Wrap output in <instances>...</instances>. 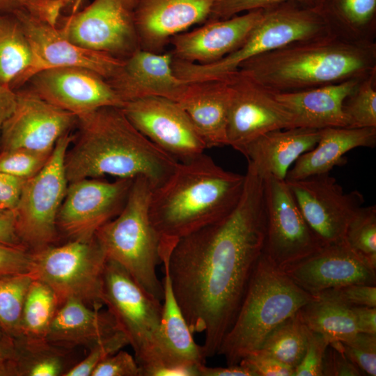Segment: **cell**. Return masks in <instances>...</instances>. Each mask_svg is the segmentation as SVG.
<instances>
[{
  "mask_svg": "<svg viewBox=\"0 0 376 376\" xmlns=\"http://www.w3.org/2000/svg\"><path fill=\"white\" fill-rule=\"evenodd\" d=\"M266 214L263 178L248 164L235 207L219 220L162 246V263L193 334L204 333L205 356L218 354L263 253Z\"/></svg>",
  "mask_w": 376,
  "mask_h": 376,
  "instance_id": "6da1fadb",
  "label": "cell"
},
{
  "mask_svg": "<svg viewBox=\"0 0 376 376\" xmlns=\"http://www.w3.org/2000/svg\"><path fill=\"white\" fill-rule=\"evenodd\" d=\"M77 117V134L64 160L68 183L106 175L143 177L153 190L174 171L178 161L143 135L121 107H101Z\"/></svg>",
  "mask_w": 376,
  "mask_h": 376,
  "instance_id": "7a4b0ae2",
  "label": "cell"
},
{
  "mask_svg": "<svg viewBox=\"0 0 376 376\" xmlns=\"http://www.w3.org/2000/svg\"><path fill=\"white\" fill-rule=\"evenodd\" d=\"M376 45L334 34L297 41L244 62L238 68L273 94L296 92L376 71Z\"/></svg>",
  "mask_w": 376,
  "mask_h": 376,
  "instance_id": "3957f363",
  "label": "cell"
},
{
  "mask_svg": "<svg viewBox=\"0 0 376 376\" xmlns=\"http://www.w3.org/2000/svg\"><path fill=\"white\" fill-rule=\"evenodd\" d=\"M245 175L228 171L205 155L176 166L152 191L149 216L161 241L175 244L184 237L215 222L238 203Z\"/></svg>",
  "mask_w": 376,
  "mask_h": 376,
  "instance_id": "277c9868",
  "label": "cell"
},
{
  "mask_svg": "<svg viewBox=\"0 0 376 376\" xmlns=\"http://www.w3.org/2000/svg\"><path fill=\"white\" fill-rule=\"evenodd\" d=\"M316 298L298 286L263 253L217 354L224 356L227 366L238 364L256 351L279 324Z\"/></svg>",
  "mask_w": 376,
  "mask_h": 376,
  "instance_id": "5b68a950",
  "label": "cell"
},
{
  "mask_svg": "<svg viewBox=\"0 0 376 376\" xmlns=\"http://www.w3.org/2000/svg\"><path fill=\"white\" fill-rule=\"evenodd\" d=\"M334 34L315 5L286 1L263 10V15L244 42L218 61L208 64L173 58L175 75L186 82L221 78L246 61L286 45Z\"/></svg>",
  "mask_w": 376,
  "mask_h": 376,
  "instance_id": "8992f818",
  "label": "cell"
},
{
  "mask_svg": "<svg viewBox=\"0 0 376 376\" xmlns=\"http://www.w3.org/2000/svg\"><path fill=\"white\" fill-rule=\"evenodd\" d=\"M152 188L143 177L134 179L124 207L95 233L107 260L122 266L145 290L163 299V285L157 274L162 263L161 238L149 216Z\"/></svg>",
  "mask_w": 376,
  "mask_h": 376,
  "instance_id": "52a82bcc",
  "label": "cell"
},
{
  "mask_svg": "<svg viewBox=\"0 0 376 376\" xmlns=\"http://www.w3.org/2000/svg\"><path fill=\"white\" fill-rule=\"evenodd\" d=\"M101 299L127 336L141 376H162L161 301L145 290L119 264L107 260Z\"/></svg>",
  "mask_w": 376,
  "mask_h": 376,
  "instance_id": "ba28073f",
  "label": "cell"
},
{
  "mask_svg": "<svg viewBox=\"0 0 376 376\" xmlns=\"http://www.w3.org/2000/svg\"><path fill=\"white\" fill-rule=\"evenodd\" d=\"M107 258L95 237L91 240H69L31 252L29 273L48 285L60 306L76 299L92 307H101L103 274Z\"/></svg>",
  "mask_w": 376,
  "mask_h": 376,
  "instance_id": "9c48e42d",
  "label": "cell"
},
{
  "mask_svg": "<svg viewBox=\"0 0 376 376\" xmlns=\"http://www.w3.org/2000/svg\"><path fill=\"white\" fill-rule=\"evenodd\" d=\"M73 138L70 132L62 136L44 167L22 187L14 210L15 228L30 252L53 245L58 239L57 216L68 185L64 160Z\"/></svg>",
  "mask_w": 376,
  "mask_h": 376,
  "instance_id": "30bf717a",
  "label": "cell"
},
{
  "mask_svg": "<svg viewBox=\"0 0 376 376\" xmlns=\"http://www.w3.org/2000/svg\"><path fill=\"white\" fill-rule=\"evenodd\" d=\"M57 26L75 45L124 60L141 49L132 11L123 0H93L61 15Z\"/></svg>",
  "mask_w": 376,
  "mask_h": 376,
  "instance_id": "8fae6325",
  "label": "cell"
},
{
  "mask_svg": "<svg viewBox=\"0 0 376 376\" xmlns=\"http://www.w3.org/2000/svg\"><path fill=\"white\" fill-rule=\"evenodd\" d=\"M263 180L266 214L263 254L281 269L324 244L306 221L285 180L266 176Z\"/></svg>",
  "mask_w": 376,
  "mask_h": 376,
  "instance_id": "7c38bea8",
  "label": "cell"
},
{
  "mask_svg": "<svg viewBox=\"0 0 376 376\" xmlns=\"http://www.w3.org/2000/svg\"><path fill=\"white\" fill-rule=\"evenodd\" d=\"M226 76L232 91L227 125L228 146L242 152L246 146L267 132L302 127L298 117L274 94L241 70Z\"/></svg>",
  "mask_w": 376,
  "mask_h": 376,
  "instance_id": "4fadbf2b",
  "label": "cell"
},
{
  "mask_svg": "<svg viewBox=\"0 0 376 376\" xmlns=\"http://www.w3.org/2000/svg\"><path fill=\"white\" fill-rule=\"evenodd\" d=\"M134 179L84 178L68 183L57 228L69 240H91L124 207Z\"/></svg>",
  "mask_w": 376,
  "mask_h": 376,
  "instance_id": "5bb4252c",
  "label": "cell"
},
{
  "mask_svg": "<svg viewBox=\"0 0 376 376\" xmlns=\"http://www.w3.org/2000/svg\"><path fill=\"white\" fill-rule=\"evenodd\" d=\"M306 221L323 244L344 239L347 226L363 206L358 190L345 192L329 173L285 180Z\"/></svg>",
  "mask_w": 376,
  "mask_h": 376,
  "instance_id": "9a60e30c",
  "label": "cell"
},
{
  "mask_svg": "<svg viewBox=\"0 0 376 376\" xmlns=\"http://www.w3.org/2000/svg\"><path fill=\"white\" fill-rule=\"evenodd\" d=\"M121 108L143 135L178 162L194 159L207 149L186 111L174 100L146 97Z\"/></svg>",
  "mask_w": 376,
  "mask_h": 376,
  "instance_id": "2e32d148",
  "label": "cell"
},
{
  "mask_svg": "<svg viewBox=\"0 0 376 376\" xmlns=\"http://www.w3.org/2000/svg\"><path fill=\"white\" fill-rule=\"evenodd\" d=\"M16 103L3 123L0 151L26 148L52 152L58 140L76 125V115L44 100L27 87L15 90Z\"/></svg>",
  "mask_w": 376,
  "mask_h": 376,
  "instance_id": "e0dca14e",
  "label": "cell"
},
{
  "mask_svg": "<svg viewBox=\"0 0 376 376\" xmlns=\"http://www.w3.org/2000/svg\"><path fill=\"white\" fill-rule=\"evenodd\" d=\"M24 86L47 102L76 116L101 107L124 105L107 79L81 67L44 68Z\"/></svg>",
  "mask_w": 376,
  "mask_h": 376,
  "instance_id": "ac0fdd59",
  "label": "cell"
},
{
  "mask_svg": "<svg viewBox=\"0 0 376 376\" xmlns=\"http://www.w3.org/2000/svg\"><path fill=\"white\" fill-rule=\"evenodd\" d=\"M281 269L313 296L329 288L349 284L376 285V269L343 239L322 245L307 256Z\"/></svg>",
  "mask_w": 376,
  "mask_h": 376,
  "instance_id": "d6986e66",
  "label": "cell"
},
{
  "mask_svg": "<svg viewBox=\"0 0 376 376\" xmlns=\"http://www.w3.org/2000/svg\"><path fill=\"white\" fill-rule=\"evenodd\" d=\"M217 0H136L133 20L140 48L161 53L175 36L205 22Z\"/></svg>",
  "mask_w": 376,
  "mask_h": 376,
  "instance_id": "ffe728a7",
  "label": "cell"
},
{
  "mask_svg": "<svg viewBox=\"0 0 376 376\" xmlns=\"http://www.w3.org/2000/svg\"><path fill=\"white\" fill-rule=\"evenodd\" d=\"M173 60L171 52L155 53L139 49L123 60L108 81L124 104L150 96L178 102L188 82L175 75Z\"/></svg>",
  "mask_w": 376,
  "mask_h": 376,
  "instance_id": "44dd1931",
  "label": "cell"
},
{
  "mask_svg": "<svg viewBox=\"0 0 376 376\" xmlns=\"http://www.w3.org/2000/svg\"><path fill=\"white\" fill-rule=\"evenodd\" d=\"M263 15L253 10L227 19L207 20L203 26L173 37L171 52L175 59L198 64L219 61L237 49Z\"/></svg>",
  "mask_w": 376,
  "mask_h": 376,
  "instance_id": "7402d4cb",
  "label": "cell"
},
{
  "mask_svg": "<svg viewBox=\"0 0 376 376\" xmlns=\"http://www.w3.org/2000/svg\"><path fill=\"white\" fill-rule=\"evenodd\" d=\"M15 15L30 42L41 70L53 67H81L107 80L123 60L82 48L67 39L57 25L25 12Z\"/></svg>",
  "mask_w": 376,
  "mask_h": 376,
  "instance_id": "603a6c76",
  "label": "cell"
},
{
  "mask_svg": "<svg viewBox=\"0 0 376 376\" xmlns=\"http://www.w3.org/2000/svg\"><path fill=\"white\" fill-rule=\"evenodd\" d=\"M232 91L226 76L188 82L178 102L184 109L207 148L228 146L227 125Z\"/></svg>",
  "mask_w": 376,
  "mask_h": 376,
  "instance_id": "cb8c5ba5",
  "label": "cell"
},
{
  "mask_svg": "<svg viewBox=\"0 0 376 376\" xmlns=\"http://www.w3.org/2000/svg\"><path fill=\"white\" fill-rule=\"evenodd\" d=\"M320 133L321 129L304 127L273 130L249 143L241 153L262 178L284 180L295 161L316 146Z\"/></svg>",
  "mask_w": 376,
  "mask_h": 376,
  "instance_id": "d4e9b609",
  "label": "cell"
},
{
  "mask_svg": "<svg viewBox=\"0 0 376 376\" xmlns=\"http://www.w3.org/2000/svg\"><path fill=\"white\" fill-rule=\"evenodd\" d=\"M100 308L90 306L79 299H67L59 306L46 340L67 350L78 346L89 349L119 330L111 313Z\"/></svg>",
  "mask_w": 376,
  "mask_h": 376,
  "instance_id": "484cf974",
  "label": "cell"
},
{
  "mask_svg": "<svg viewBox=\"0 0 376 376\" xmlns=\"http://www.w3.org/2000/svg\"><path fill=\"white\" fill-rule=\"evenodd\" d=\"M361 79H350L307 90L274 95L298 117L302 127L315 129L349 127L350 120L344 112L343 104Z\"/></svg>",
  "mask_w": 376,
  "mask_h": 376,
  "instance_id": "4316f807",
  "label": "cell"
},
{
  "mask_svg": "<svg viewBox=\"0 0 376 376\" xmlns=\"http://www.w3.org/2000/svg\"><path fill=\"white\" fill-rule=\"evenodd\" d=\"M375 145L376 127L321 129L316 146L295 161L285 180L329 173L334 166L345 164L344 155L348 151L359 147L374 148Z\"/></svg>",
  "mask_w": 376,
  "mask_h": 376,
  "instance_id": "83f0119b",
  "label": "cell"
},
{
  "mask_svg": "<svg viewBox=\"0 0 376 376\" xmlns=\"http://www.w3.org/2000/svg\"><path fill=\"white\" fill-rule=\"evenodd\" d=\"M40 70L17 17L0 15V84L15 91Z\"/></svg>",
  "mask_w": 376,
  "mask_h": 376,
  "instance_id": "f1b7e54d",
  "label": "cell"
},
{
  "mask_svg": "<svg viewBox=\"0 0 376 376\" xmlns=\"http://www.w3.org/2000/svg\"><path fill=\"white\" fill-rule=\"evenodd\" d=\"M332 33L353 41H373L376 0H315Z\"/></svg>",
  "mask_w": 376,
  "mask_h": 376,
  "instance_id": "f546056e",
  "label": "cell"
},
{
  "mask_svg": "<svg viewBox=\"0 0 376 376\" xmlns=\"http://www.w3.org/2000/svg\"><path fill=\"white\" fill-rule=\"evenodd\" d=\"M298 313L309 330L327 336L331 342L345 341L358 332L351 308L334 301L317 297Z\"/></svg>",
  "mask_w": 376,
  "mask_h": 376,
  "instance_id": "4dcf8cb0",
  "label": "cell"
},
{
  "mask_svg": "<svg viewBox=\"0 0 376 376\" xmlns=\"http://www.w3.org/2000/svg\"><path fill=\"white\" fill-rule=\"evenodd\" d=\"M60 306L54 290L44 282L33 279L23 306L20 336L17 339L42 341Z\"/></svg>",
  "mask_w": 376,
  "mask_h": 376,
  "instance_id": "1f68e13d",
  "label": "cell"
},
{
  "mask_svg": "<svg viewBox=\"0 0 376 376\" xmlns=\"http://www.w3.org/2000/svg\"><path fill=\"white\" fill-rule=\"evenodd\" d=\"M309 331L297 311L274 328L255 352L272 357L295 370L306 353Z\"/></svg>",
  "mask_w": 376,
  "mask_h": 376,
  "instance_id": "d6a6232c",
  "label": "cell"
},
{
  "mask_svg": "<svg viewBox=\"0 0 376 376\" xmlns=\"http://www.w3.org/2000/svg\"><path fill=\"white\" fill-rule=\"evenodd\" d=\"M19 340L15 348V375L23 376H60L69 370L66 368L68 351L47 342Z\"/></svg>",
  "mask_w": 376,
  "mask_h": 376,
  "instance_id": "836d02e7",
  "label": "cell"
},
{
  "mask_svg": "<svg viewBox=\"0 0 376 376\" xmlns=\"http://www.w3.org/2000/svg\"><path fill=\"white\" fill-rule=\"evenodd\" d=\"M33 279L29 272L0 276V329L13 340L20 336L23 306Z\"/></svg>",
  "mask_w": 376,
  "mask_h": 376,
  "instance_id": "e575fe53",
  "label": "cell"
},
{
  "mask_svg": "<svg viewBox=\"0 0 376 376\" xmlns=\"http://www.w3.org/2000/svg\"><path fill=\"white\" fill-rule=\"evenodd\" d=\"M344 240L376 269V206L361 207L349 223Z\"/></svg>",
  "mask_w": 376,
  "mask_h": 376,
  "instance_id": "d590c367",
  "label": "cell"
},
{
  "mask_svg": "<svg viewBox=\"0 0 376 376\" xmlns=\"http://www.w3.org/2000/svg\"><path fill=\"white\" fill-rule=\"evenodd\" d=\"M375 72L360 80L344 102L349 127H376Z\"/></svg>",
  "mask_w": 376,
  "mask_h": 376,
  "instance_id": "8d00e7d4",
  "label": "cell"
},
{
  "mask_svg": "<svg viewBox=\"0 0 376 376\" xmlns=\"http://www.w3.org/2000/svg\"><path fill=\"white\" fill-rule=\"evenodd\" d=\"M52 152L26 148L1 150L0 151V172L27 180L44 167Z\"/></svg>",
  "mask_w": 376,
  "mask_h": 376,
  "instance_id": "74e56055",
  "label": "cell"
},
{
  "mask_svg": "<svg viewBox=\"0 0 376 376\" xmlns=\"http://www.w3.org/2000/svg\"><path fill=\"white\" fill-rule=\"evenodd\" d=\"M127 345H130L129 340L119 329L91 346L86 357L72 366L63 376H91L98 364Z\"/></svg>",
  "mask_w": 376,
  "mask_h": 376,
  "instance_id": "f35d334b",
  "label": "cell"
},
{
  "mask_svg": "<svg viewBox=\"0 0 376 376\" xmlns=\"http://www.w3.org/2000/svg\"><path fill=\"white\" fill-rule=\"evenodd\" d=\"M340 344L343 353L365 375H376V334L357 332Z\"/></svg>",
  "mask_w": 376,
  "mask_h": 376,
  "instance_id": "ab89813d",
  "label": "cell"
},
{
  "mask_svg": "<svg viewBox=\"0 0 376 376\" xmlns=\"http://www.w3.org/2000/svg\"><path fill=\"white\" fill-rule=\"evenodd\" d=\"M64 9L56 0H0V15L25 12L56 25Z\"/></svg>",
  "mask_w": 376,
  "mask_h": 376,
  "instance_id": "60d3db41",
  "label": "cell"
},
{
  "mask_svg": "<svg viewBox=\"0 0 376 376\" xmlns=\"http://www.w3.org/2000/svg\"><path fill=\"white\" fill-rule=\"evenodd\" d=\"M315 297L334 301L349 308L376 307V285L349 284L327 289Z\"/></svg>",
  "mask_w": 376,
  "mask_h": 376,
  "instance_id": "b9f144b4",
  "label": "cell"
},
{
  "mask_svg": "<svg viewBox=\"0 0 376 376\" xmlns=\"http://www.w3.org/2000/svg\"><path fill=\"white\" fill-rule=\"evenodd\" d=\"M326 336L310 330L306 353L294 370V376H322L325 351L331 343Z\"/></svg>",
  "mask_w": 376,
  "mask_h": 376,
  "instance_id": "7bdbcfd3",
  "label": "cell"
},
{
  "mask_svg": "<svg viewBox=\"0 0 376 376\" xmlns=\"http://www.w3.org/2000/svg\"><path fill=\"white\" fill-rule=\"evenodd\" d=\"M315 0H217L207 20L227 19L242 12L266 9L286 1L314 5Z\"/></svg>",
  "mask_w": 376,
  "mask_h": 376,
  "instance_id": "ee69618b",
  "label": "cell"
},
{
  "mask_svg": "<svg viewBox=\"0 0 376 376\" xmlns=\"http://www.w3.org/2000/svg\"><path fill=\"white\" fill-rule=\"evenodd\" d=\"M363 373L343 353L339 341L327 347L322 362V376H360Z\"/></svg>",
  "mask_w": 376,
  "mask_h": 376,
  "instance_id": "f6af8a7d",
  "label": "cell"
},
{
  "mask_svg": "<svg viewBox=\"0 0 376 376\" xmlns=\"http://www.w3.org/2000/svg\"><path fill=\"white\" fill-rule=\"evenodd\" d=\"M91 376H141V370L135 357L122 349L98 364Z\"/></svg>",
  "mask_w": 376,
  "mask_h": 376,
  "instance_id": "bcb514c9",
  "label": "cell"
},
{
  "mask_svg": "<svg viewBox=\"0 0 376 376\" xmlns=\"http://www.w3.org/2000/svg\"><path fill=\"white\" fill-rule=\"evenodd\" d=\"M253 376H294V369L267 355L253 352L239 363Z\"/></svg>",
  "mask_w": 376,
  "mask_h": 376,
  "instance_id": "7dc6e473",
  "label": "cell"
},
{
  "mask_svg": "<svg viewBox=\"0 0 376 376\" xmlns=\"http://www.w3.org/2000/svg\"><path fill=\"white\" fill-rule=\"evenodd\" d=\"M30 260L26 249L0 243V276L29 272Z\"/></svg>",
  "mask_w": 376,
  "mask_h": 376,
  "instance_id": "c3c4849f",
  "label": "cell"
},
{
  "mask_svg": "<svg viewBox=\"0 0 376 376\" xmlns=\"http://www.w3.org/2000/svg\"><path fill=\"white\" fill-rule=\"evenodd\" d=\"M25 180H26L0 172L1 210L8 211L15 210L18 203Z\"/></svg>",
  "mask_w": 376,
  "mask_h": 376,
  "instance_id": "681fc988",
  "label": "cell"
},
{
  "mask_svg": "<svg viewBox=\"0 0 376 376\" xmlns=\"http://www.w3.org/2000/svg\"><path fill=\"white\" fill-rule=\"evenodd\" d=\"M0 243L25 248L16 232L14 210H8L0 214Z\"/></svg>",
  "mask_w": 376,
  "mask_h": 376,
  "instance_id": "f907efd6",
  "label": "cell"
},
{
  "mask_svg": "<svg viewBox=\"0 0 376 376\" xmlns=\"http://www.w3.org/2000/svg\"><path fill=\"white\" fill-rule=\"evenodd\" d=\"M351 309L358 332L376 334V307L356 306Z\"/></svg>",
  "mask_w": 376,
  "mask_h": 376,
  "instance_id": "816d5d0a",
  "label": "cell"
},
{
  "mask_svg": "<svg viewBox=\"0 0 376 376\" xmlns=\"http://www.w3.org/2000/svg\"><path fill=\"white\" fill-rule=\"evenodd\" d=\"M198 376H253L252 373L240 363L226 367H209L205 364L198 368Z\"/></svg>",
  "mask_w": 376,
  "mask_h": 376,
  "instance_id": "f5cc1de1",
  "label": "cell"
},
{
  "mask_svg": "<svg viewBox=\"0 0 376 376\" xmlns=\"http://www.w3.org/2000/svg\"><path fill=\"white\" fill-rule=\"evenodd\" d=\"M16 103L15 91L0 84V136L2 126L13 113Z\"/></svg>",
  "mask_w": 376,
  "mask_h": 376,
  "instance_id": "db71d44e",
  "label": "cell"
},
{
  "mask_svg": "<svg viewBox=\"0 0 376 376\" xmlns=\"http://www.w3.org/2000/svg\"><path fill=\"white\" fill-rule=\"evenodd\" d=\"M14 352L0 350V375H15Z\"/></svg>",
  "mask_w": 376,
  "mask_h": 376,
  "instance_id": "11a10c76",
  "label": "cell"
},
{
  "mask_svg": "<svg viewBox=\"0 0 376 376\" xmlns=\"http://www.w3.org/2000/svg\"><path fill=\"white\" fill-rule=\"evenodd\" d=\"M0 350L13 351L15 350L13 339L0 329Z\"/></svg>",
  "mask_w": 376,
  "mask_h": 376,
  "instance_id": "9f6ffc18",
  "label": "cell"
},
{
  "mask_svg": "<svg viewBox=\"0 0 376 376\" xmlns=\"http://www.w3.org/2000/svg\"><path fill=\"white\" fill-rule=\"evenodd\" d=\"M61 3L64 8L69 7L70 6H72V12H75L78 10V8L81 6V0H56Z\"/></svg>",
  "mask_w": 376,
  "mask_h": 376,
  "instance_id": "6f0895ef",
  "label": "cell"
},
{
  "mask_svg": "<svg viewBox=\"0 0 376 376\" xmlns=\"http://www.w3.org/2000/svg\"><path fill=\"white\" fill-rule=\"evenodd\" d=\"M125 6L132 11L135 6L136 0H123Z\"/></svg>",
  "mask_w": 376,
  "mask_h": 376,
  "instance_id": "680465c9",
  "label": "cell"
},
{
  "mask_svg": "<svg viewBox=\"0 0 376 376\" xmlns=\"http://www.w3.org/2000/svg\"><path fill=\"white\" fill-rule=\"evenodd\" d=\"M4 212H6V211H2V210H0V214L3 213Z\"/></svg>",
  "mask_w": 376,
  "mask_h": 376,
  "instance_id": "91938a15",
  "label": "cell"
}]
</instances>
